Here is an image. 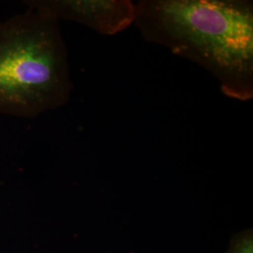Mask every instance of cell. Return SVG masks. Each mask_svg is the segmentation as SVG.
<instances>
[{"instance_id":"obj_1","label":"cell","mask_w":253,"mask_h":253,"mask_svg":"<svg viewBox=\"0 0 253 253\" xmlns=\"http://www.w3.org/2000/svg\"><path fill=\"white\" fill-rule=\"evenodd\" d=\"M146 42L200 65L234 100L253 98V4L248 0H141Z\"/></svg>"},{"instance_id":"obj_2","label":"cell","mask_w":253,"mask_h":253,"mask_svg":"<svg viewBox=\"0 0 253 253\" xmlns=\"http://www.w3.org/2000/svg\"><path fill=\"white\" fill-rule=\"evenodd\" d=\"M25 4L0 22V115L32 119L67 104L73 84L60 21Z\"/></svg>"},{"instance_id":"obj_3","label":"cell","mask_w":253,"mask_h":253,"mask_svg":"<svg viewBox=\"0 0 253 253\" xmlns=\"http://www.w3.org/2000/svg\"><path fill=\"white\" fill-rule=\"evenodd\" d=\"M59 21H71L103 36H114L134 24L135 4L128 0H32Z\"/></svg>"},{"instance_id":"obj_4","label":"cell","mask_w":253,"mask_h":253,"mask_svg":"<svg viewBox=\"0 0 253 253\" xmlns=\"http://www.w3.org/2000/svg\"><path fill=\"white\" fill-rule=\"evenodd\" d=\"M227 253H253V235L252 230L235 235Z\"/></svg>"}]
</instances>
